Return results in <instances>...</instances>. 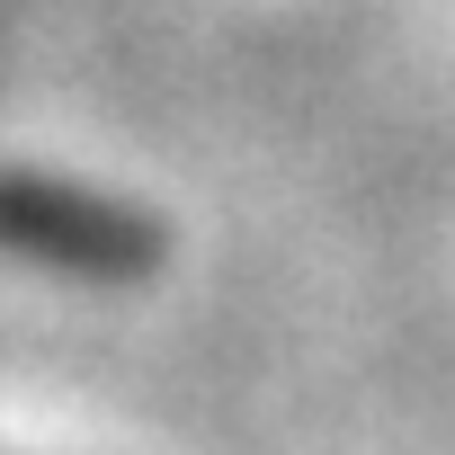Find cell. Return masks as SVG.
<instances>
[{"label": "cell", "mask_w": 455, "mask_h": 455, "mask_svg": "<svg viewBox=\"0 0 455 455\" xmlns=\"http://www.w3.org/2000/svg\"><path fill=\"white\" fill-rule=\"evenodd\" d=\"M0 251L63 268V277H134L152 268V223L81 179H45V170H0Z\"/></svg>", "instance_id": "1"}]
</instances>
